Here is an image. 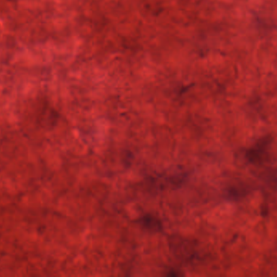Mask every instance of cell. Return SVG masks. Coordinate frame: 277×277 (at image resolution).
<instances>
[{
	"instance_id": "2",
	"label": "cell",
	"mask_w": 277,
	"mask_h": 277,
	"mask_svg": "<svg viewBox=\"0 0 277 277\" xmlns=\"http://www.w3.org/2000/svg\"><path fill=\"white\" fill-rule=\"evenodd\" d=\"M139 223L143 226V228H147L150 231H153V232H158L162 228V224H161L160 220L151 215H146L144 217H142L139 220Z\"/></svg>"
},
{
	"instance_id": "1",
	"label": "cell",
	"mask_w": 277,
	"mask_h": 277,
	"mask_svg": "<svg viewBox=\"0 0 277 277\" xmlns=\"http://www.w3.org/2000/svg\"><path fill=\"white\" fill-rule=\"evenodd\" d=\"M182 245L179 241V238L175 239L172 241L173 250L176 254L177 256L182 257V259H189L193 255V249L190 246V242L185 240H181Z\"/></svg>"
}]
</instances>
